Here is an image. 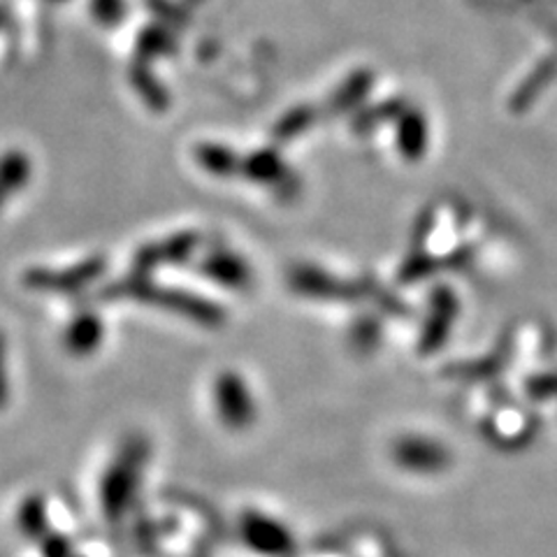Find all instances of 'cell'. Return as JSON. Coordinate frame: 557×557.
Segmentation results:
<instances>
[{
	"label": "cell",
	"mask_w": 557,
	"mask_h": 557,
	"mask_svg": "<svg viewBox=\"0 0 557 557\" xmlns=\"http://www.w3.org/2000/svg\"><path fill=\"white\" fill-rule=\"evenodd\" d=\"M100 265L89 260V263H82L77 268H70L65 272H47V270H35L28 276V284L40 288V290H77L84 284H89L91 278L98 274Z\"/></svg>",
	"instance_id": "6da1fadb"
},
{
	"label": "cell",
	"mask_w": 557,
	"mask_h": 557,
	"mask_svg": "<svg viewBox=\"0 0 557 557\" xmlns=\"http://www.w3.org/2000/svg\"><path fill=\"white\" fill-rule=\"evenodd\" d=\"M30 180V161L28 156L22 151H10L0 159V207L3 202L20 194V190L26 186Z\"/></svg>",
	"instance_id": "7a4b0ae2"
},
{
	"label": "cell",
	"mask_w": 557,
	"mask_h": 557,
	"mask_svg": "<svg viewBox=\"0 0 557 557\" xmlns=\"http://www.w3.org/2000/svg\"><path fill=\"white\" fill-rule=\"evenodd\" d=\"M100 335H102V330H100V323L94 313H82L79 319L70 323L67 333H65V342H67L70 351L82 356V354L94 351L100 342Z\"/></svg>",
	"instance_id": "3957f363"
},
{
	"label": "cell",
	"mask_w": 557,
	"mask_h": 557,
	"mask_svg": "<svg viewBox=\"0 0 557 557\" xmlns=\"http://www.w3.org/2000/svg\"><path fill=\"white\" fill-rule=\"evenodd\" d=\"M10 395L8 386V368H5V342L0 337V407H5Z\"/></svg>",
	"instance_id": "277c9868"
}]
</instances>
